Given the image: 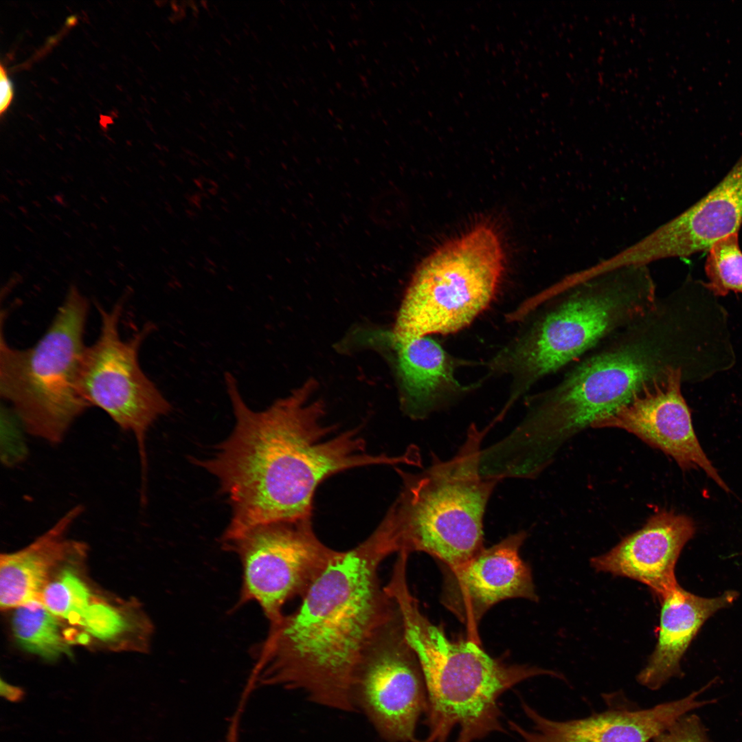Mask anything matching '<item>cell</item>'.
Returning a JSON list of instances; mask_svg holds the SVG:
<instances>
[{
    "mask_svg": "<svg viewBox=\"0 0 742 742\" xmlns=\"http://www.w3.org/2000/svg\"><path fill=\"white\" fill-rule=\"evenodd\" d=\"M225 383L235 418L214 456L192 462L214 475L232 508L221 542L259 525L311 519L318 486L348 469L408 464L407 453H369L358 429L337 432L308 381L263 411L251 409L232 373Z\"/></svg>",
    "mask_w": 742,
    "mask_h": 742,
    "instance_id": "1",
    "label": "cell"
},
{
    "mask_svg": "<svg viewBox=\"0 0 742 742\" xmlns=\"http://www.w3.org/2000/svg\"><path fill=\"white\" fill-rule=\"evenodd\" d=\"M393 521L384 516L363 541L337 552L300 598L256 649L251 682L302 692L314 704L357 712L352 685L361 658L398 613L379 567L399 551Z\"/></svg>",
    "mask_w": 742,
    "mask_h": 742,
    "instance_id": "2",
    "label": "cell"
},
{
    "mask_svg": "<svg viewBox=\"0 0 742 742\" xmlns=\"http://www.w3.org/2000/svg\"><path fill=\"white\" fill-rule=\"evenodd\" d=\"M657 298L648 265H633L576 271L520 304L506 319L529 318L528 322L486 363L487 376L506 375L511 380L504 409L641 315Z\"/></svg>",
    "mask_w": 742,
    "mask_h": 742,
    "instance_id": "3",
    "label": "cell"
},
{
    "mask_svg": "<svg viewBox=\"0 0 742 742\" xmlns=\"http://www.w3.org/2000/svg\"><path fill=\"white\" fill-rule=\"evenodd\" d=\"M671 298L609 333L567 367L547 390L527 399L517 425L524 445L552 460L569 438L627 403L647 384L682 368L675 359Z\"/></svg>",
    "mask_w": 742,
    "mask_h": 742,
    "instance_id": "4",
    "label": "cell"
},
{
    "mask_svg": "<svg viewBox=\"0 0 742 742\" xmlns=\"http://www.w3.org/2000/svg\"><path fill=\"white\" fill-rule=\"evenodd\" d=\"M407 563L396 561L385 589L399 609L405 638L414 651L425 681L427 731L420 742H476L505 730L500 697L515 685L543 675L560 674L537 666L508 664L488 655L473 640H449L421 612L411 593Z\"/></svg>",
    "mask_w": 742,
    "mask_h": 742,
    "instance_id": "5",
    "label": "cell"
},
{
    "mask_svg": "<svg viewBox=\"0 0 742 742\" xmlns=\"http://www.w3.org/2000/svg\"><path fill=\"white\" fill-rule=\"evenodd\" d=\"M484 435V431L472 425L452 458L434 459L415 473L397 469L403 487L390 507L399 552H425L446 567L455 568L484 548V513L499 481L480 471Z\"/></svg>",
    "mask_w": 742,
    "mask_h": 742,
    "instance_id": "6",
    "label": "cell"
},
{
    "mask_svg": "<svg viewBox=\"0 0 742 742\" xmlns=\"http://www.w3.org/2000/svg\"><path fill=\"white\" fill-rule=\"evenodd\" d=\"M88 310L86 297L72 286L34 346L15 349L1 335V396L28 434L51 445L60 444L90 407L78 390Z\"/></svg>",
    "mask_w": 742,
    "mask_h": 742,
    "instance_id": "7",
    "label": "cell"
},
{
    "mask_svg": "<svg viewBox=\"0 0 742 742\" xmlns=\"http://www.w3.org/2000/svg\"><path fill=\"white\" fill-rule=\"evenodd\" d=\"M504 262L499 238L485 225L436 249L416 270L389 335L407 340L466 328L493 301Z\"/></svg>",
    "mask_w": 742,
    "mask_h": 742,
    "instance_id": "8",
    "label": "cell"
},
{
    "mask_svg": "<svg viewBox=\"0 0 742 742\" xmlns=\"http://www.w3.org/2000/svg\"><path fill=\"white\" fill-rule=\"evenodd\" d=\"M123 301L110 310L98 304L101 318L99 337L83 354L78 374V390L90 407L106 412L137 443L144 479L146 469L145 440L150 426L168 414L172 406L139 366L140 346L153 329L146 324L128 339L120 335Z\"/></svg>",
    "mask_w": 742,
    "mask_h": 742,
    "instance_id": "9",
    "label": "cell"
},
{
    "mask_svg": "<svg viewBox=\"0 0 742 742\" xmlns=\"http://www.w3.org/2000/svg\"><path fill=\"white\" fill-rule=\"evenodd\" d=\"M221 544L241 563L237 605L256 602L269 625L282 618L287 602L305 594L337 552L317 537L311 519L259 525Z\"/></svg>",
    "mask_w": 742,
    "mask_h": 742,
    "instance_id": "10",
    "label": "cell"
},
{
    "mask_svg": "<svg viewBox=\"0 0 742 742\" xmlns=\"http://www.w3.org/2000/svg\"><path fill=\"white\" fill-rule=\"evenodd\" d=\"M352 699L385 742H420L416 730L427 708L418 658L397 614L375 635L355 672Z\"/></svg>",
    "mask_w": 742,
    "mask_h": 742,
    "instance_id": "11",
    "label": "cell"
},
{
    "mask_svg": "<svg viewBox=\"0 0 742 742\" xmlns=\"http://www.w3.org/2000/svg\"><path fill=\"white\" fill-rule=\"evenodd\" d=\"M684 370L671 368L627 403L594 421L593 428H618L673 458L684 471L702 469L723 491L730 489L702 449L681 391Z\"/></svg>",
    "mask_w": 742,
    "mask_h": 742,
    "instance_id": "12",
    "label": "cell"
},
{
    "mask_svg": "<svg viewBox=\"0 0 742 742\" xmlns=\"http://www.w3.org/2000/svg\"><path fill=\"white\" fill-rule=\"evenodd\" d=\"M742 225V153L710 192L685 211L623 249L631 265H648L671 258H685L708 250L718 240Z\"/></svg>",
    "mask_w": 742,
    "mask_h": 742,
    "instance_id": "13",
    "label": "cell"
},
{
    "mask_svg": "<svg viewBox=\"0 0 742 742\" xmlns=\"http://www.w3.org/2000/svg\"><path fill=\"white\" fill-rule=\"evenodd\" d=\"M526 533L509 535L464 564L445 567L444 605L471 630L492 606L509 598L537 600L528 565L519 550Z\"/></svg>",
    "mask_w": 742,
    "mask_h": 742,
    "instance_id": "14",
    "label": "cell"
},
{
    "mask_svg": "<svg viewBox=\"0 0 742 742\" xmlns=\"http://www.w3.org/2000/svg\"><path fill=\"white\" fill-rule=\"evenodd\" d=\"M706 688L649 708L609 706L587 717L565 721L547 718L521 701L532 728L511 721L508 725L521 742H649L682 716L710 703L697 698Z\"/></svg>",
    "mask_w": 742,
    "mask_h": 742,
    "instance_id": "15",
    "label": "cell"
},
{
    "mask_svg": "<svg viewBox=\"0 0 742 742\" xmlns=\"http://www.w3.org/2000/svg\"><path fill=\"white\" fill-rule=\"evenodd\" d=\"M693 519L660 510L638 530L607 552L591 559L598 572L629 578L649 587L660 600L677 585L675 570L686 543L695 533Z\"/></svg>",
    "mask_w": 742,
    "mask_h": 742,
    "instance_id": "16",
    "label": "cell"
},
{
    "mask_svg": "<svg viewBox=\"0 0 742 742\" xmlns=\"http://www.w3.org/2000/svg\"><path fill=\"white\" fill-rule=\"evenodd\" d=\"M395 352L400 402L412 419L427 418L479 387L461 383L456 370L472 362L453 357L430 336L397 340L385 335Z\"/></svg>",
    "mask_w": 742,
    "mask_h": 742,
    "instance_id": "17",
    "label": "cell"
},
{
    "mask_svg": "<svg viewBox=\"0 0 742 742\" xmlns=\"http://www.w3.org/2000/svg\"><path fill=\"white\" fill-rule=\"evenodd\" d=\"M84 512L82 505L71 508L50 528L25 547L0 556V607L15 609L34 602L66 563L79 562L87 545L69 539L68 532Z\"/></svg>",
    "mask_w": 742,
    "mask_h": 742,
    "instance_id": "18",
    "label": "cell"
},
{
    "mask_svg": "<svg viewBox=\"0 0 742 742\" xmlns=\"http://www.w3.org/2000/svg\"><path fill=\"white\" fill-rule=\"evenodd\" d=\"M738 596L736 591L727 590L715 597H702L679 584L666 594L660 600L657 644L638 675V683L655 690L671 678L682 676V658L702 625L719 610L734 603Z\"/></svg>",
    "mask_w": 742,
    "mask_h": 742,
    "instance_id": "19",
    "label": "cell"
},
{
    "mask_svg": "<svg viewBox=\"0 0 742 742\" xmlns=\"http://www.w3.org/2000/svg\"><path fill=\"white\" fill-rule=\"evenodd\" d=\"M63 627L61 619L38 601L15 608L12 618V633L19 644L45 660L71 655L73 638Z\"/></svg>",
    "mask_w": 742,
    "mask_h": 742,
    "instance_id": "20",
    "label": "cell"
},
{
    "mask_svg": "<svg viewBox=\"0 0 742 742\" xmlns=\"http://www.w3.org/2000/svg\"><path fill=\"white\" fill-rule=\"evenodd\" d=\"M94 600L87 584L69 569L62 570L54 578L40 598V603L54 615L80 626Z\"/></svg>",
    "mask_w": 742,
    "mask_h": 742,
    "instance_id": "21",
    "label": "cell"
},
{
    "mask_svg": "<svg viewBox=\"0 0 742 742\" xmlns=\"http://www.w3.org/2000/svg\"><path fill=\"white\" fill-rule=\"evenodd\" d=\"M705 272L706 286L715 295L725 296L730 291L742 293V251L739 233L723 237L708 250Z\"/></svg>",
    "mask_w": 742,
    "mask_h": 742,
    "instance_id": "22",
    "label": "cell"
},
{
    "mask_svg": "<svg viewBox=\"0 0 742 742\" xmlns=\"http://www.w3.org/2000/svg\"><path fill=\"white\" fill-rule=\"evenodd\" d=\"M23 431L26 432L12 409L1 412V459L8 467L17 465L27 458V448Z\"/></svg>",
    "mask_w": 742,
    "mask_h": 742,
    "instance_id": "23",
    "label": "cell"
},
{
    "mask_svg": "<svg viewBox=\"0 0 742 742\" xmlns=\"http://www.w3.org/2000/svg\"><path fill=\"white\" fill-rule=\"evenodd\" d=\"M653 742H710L706 730L694 714H686L656 735Z\"/></svg>",
    "mask_w": 742,
    "mask_h": 742,
    "instance_id": "24",
    "label": "cell"
},
{
    "mask_svg": "<svg viewBox=\"0 0 742 742\" xmlns=\"http://www.w3.org/2000/svg\"><path fill=\"white\" fill-rule=\"evenodd\" d=\"M0 113L2 115L10 106L13 98V89L3 65L0 69Z\"/></svg>",
    "mask_w": 742,
    "mask_h": 742,
    "instance_id": "25",
    "label": "cell"
},
{
    "mask_svg": "<svg viewBox=\"0 0 742 742\" xmlns=\"http://www.w3.org/2000/svg\"><path fill=\"white\" fill-rule=\"evenodd\" d=\"M0 693L1 697L9 701L18 702L22 700L25 692L21 687L14 686L1 679Z\"/></svg>",
    "mask_w": 742,
    "mask_h": 742,
    "instance_id": "26",
    "label": "cell"
}]
</instances>
